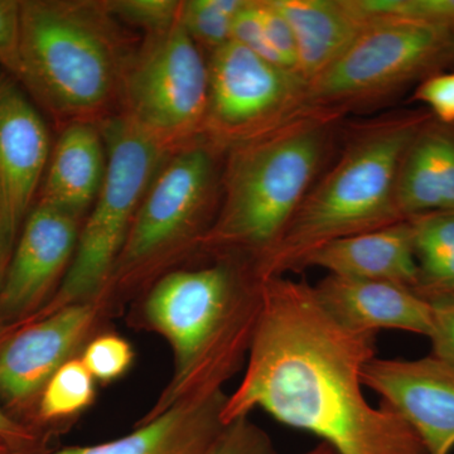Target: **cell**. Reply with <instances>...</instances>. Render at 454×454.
Returning <instances> with one entry per match:
<instances>
[{
  "instance_id": "1",
  "label": "cell",
  "mask_w": 454,
  "mask_h": 454,
  "mask_svg": "<svg viewBox=\"0 0 454 454\" xmlns=\"http://www.w3.org/2000/svg\"><path fill=\"white\" fill-rule=\"evenodd\" d=\"M375 357L376 334L339 324L313 286L269 278L243 380L227 396L223 422L262 409L339 454H428L399 414L367 402L363 372Z\"/></svg>"
},
{
  "instance_id": "2",
  "label": "cell",
  "mask_w": 454,
  "mask_h": 454,
  "mask_svg": "<svg viewBox=\"0 0 454 454\" xmlns=\"http://www.w3.org/2000/svg\"><path fill=\"white\" fill-rule=\"evenodd\" d=\"M203 258V264L190 262L158 278L129 306L128 325L162 336L175 358L168 384L136 426L220 393L247 365L265 280L249 260Z\"/></svg>"
},
{
  "instance_id": "3",
  "label": "cell",
  "mask_w": 454,
  "mask_h": 454,
  "mask_svg": "<svg viewBox=\"0 0 454 454\" xmlns=\"http://www.w3.org/2000/svg\"><path fill=\"white\" fill-rule=\"evenodd\" d=\"M140 41L104 0H20L18 82L59 128L121 110Z\"/></svg>"
},
{
  "instance_id": "4",
  "label": "cell",
  "mask_w": 454,
  "mask_h": 454,
  "mask_svg": "<svg viewBox=\"0 0 454 454\" xmlns=\"http://www.w3.org/2000/svg\"><path fill=\"white\" fill-rule=\"evenodd\" d=\"M345 114L309 107L223 160L219 210L201 256L232 255L258 267L279 243L321 176Z\"/></svg>"
},
{
  "instance_id": "5",
  "label": "cell",
  "mask_w": 454,
  "mask_h": 454,
  "mask_svg": "<svg viewBox=\"0 0 454 454\" xmlns=\"http://www.w3.org/2000/svg\"><path fill=\"white\" fill-rule=\"evenodd\" d=\"M434 118L426 107L352 125L342 151L316 179L279 243L256 267L262 279L301 271L322 245L400 223L396 179L406 149Z\"/></svg>"
},
{
  "instance_id": "6",
  "label": "cell",
  "mask_w": 454,
  "mask_h": 454,
  "mask_svg": "<svg viewBox=\"0 0 454 454\" xmlns=\"http://www.w3.org/2000/svg\"><path fill=\"white\" fill-rule=\"evenodd\" d=\"M223 154L205 139L170 154L140 203L97 300L121 316L158 279L201 256L219 210Z\"/></svg>"
},
{
  "instance_id": "7",
  "label": "cell",
  "mask_w": 454,
  "mask_h": 454,
  "mask_svg": "<svg viewBox=\"0 0 454 454\" xmlns=\"http://www.w3.org/2000/svg\"><path fill=\"white\" fill-rule=\"evenodd\" d=\"M107 152L106 181L83 221L76 253L55 297L27 319L38 321L65 307L95 301L106 286L143 197L170 153L121 114L98 124Z\"/></svg>"
},
{
  "instance_id": "8",
  "label": "cell",
  "mask_w": 454,
  "mask_h": 454,
  "mask_svg": "<svg viewBox=\"0 0 454 454\" xmlns=\"http://www.w3.org/2000/svg\"><path fill=\"white\" fill-rule=\"evenodd\" d=\"M373 23L309 82V106L349 110L394 97L454 64V28L402 20Z\"/></svg>"
},
{
  "instance_id": "9",
  "label": "cell",
  "mask_w": 454,
  "mask_h": 454,
  "mask_svg": "<svg viewBox=\"0 0 454 454\" xmlns=\"http://www.w3.org/2000/svg\"><path fill=\"white\" fill-rule=\"evenodd\" d=\"M207 106V57L179 20L145 35L125 74L119 114L173 154L202 138Z\"/></svg>"
},
{
  "instance_id": "10",
  "label": "cell",
  "mask_w": 454,
  "mask_h": 454,
  "mask_svg": "<svg viewBox=\"0 0 454 454\" xmlns=\"http://www.w3.org/2000/svg\"><path fill=\"white\" fill-rule=\"evenodd\" d=\"M208 106L202 138L225 155L309 106V83L236 41L207 56Z\"/></svg>"
},
{
  "instance_id": "11",
  "label": "cell",
  "mask_w": 454,
  "mask_h": 454,
  "mask_svg": "<svg viewBox=\"0 0 454 454\" xmlns=\"http://www.w3.org/2000/svg\"><path fill=\"white\" fill-rule=\"evenodd\" d=\"M115 318L103 301L73 304L0 340V406L31 428L47 382ZM37 430V429H35ZM38 432V430H37Z\"/></svg>"
},
{
  "instance_id": "12",
  "label": "cell",
  "mask_w": 454,
  "mask_h": 454,
  "mask_svg": "<svg viewBox=\"0 0 454 454\" xmlns=\"http://www.w3.org/2000/svg\"><path fill=\"white\" fill-rule=\"evenodd\" d=\"M82 219L35 202L20 229L0 293L3 336L47 306L70 269Z\"/></svg>"
},
{
  "instance_id": "13",
  "label": "cell",
  "mask_w": 454,
  "mask_h": 454,
  "mask_svg": "<svg viewBox=\"0 0 454 454\" xmlns=\"http://www.w3.org/2000/svg\"><path fill=\"white\" fill-rule=\"evenodd\" d=\"M51 151L49 128L37 106L16 77L0 67V230L20 236Z\"/></svg>"
},
{
  "instance_id": "14",
  "label": "cell",
  "mask_w": 454,
  "mask_h": 454,
  "mask_svg": "<svg viewBox=\"0 0 454 454\" xmlns=\"http://www.w3.org/2000/svg\"><path fill=\"white\" fill-rule=\"evenodd\" d=\"M363 382L414 430L427 453L452 452L454 366L433 355L418 360L375 357L364 369Z\"/></svg>"
},
{
  "instance_id": "15",
  "label": "cell",
  "mask_w": 454,
  "mask_h": 454,
  "mask_svg": "<svg viewBox=\"0 0 454 454\" xmlns=\"http://www.w3.org/2000/svg\"><path fill=\"white\" fill-rule=\"evenodd\" d=\"M313 288L324 309L348 330L372 334L397 330L428 339L432 333L429 301L404 284L328 274Z\"/></svg>"
},
{
  "instance_id": "16",
  "label": "cell",
  "mask_w": 454,
  "mask_h": 454,
  "mask_svg": "<svg viewBox=\"0 0 454 454\" xmlns=\"http://www.w3.org/2000/svg\"><path fill=\"white\" fill-rule=\"evenodd\" d=\"M227 394L182 403L115 441L65 447L46 454H206L223 434Z\"/></svg>"
},
{
  "instance_id": "17",
  "label": "cell",
  "mask_w": 454,
  "mask_h": 454,
  "mask_svg": "<svg viewBox=\"0 0 454 454\" xmlns=\"http://www.w3.org/2000/svg\"><path fill=\"white\" fill-rule=\"evenodd\" d=\"M59 130L35 202L85 220L106 181V140L95 122H70Z\"/></svg>"
},
{
  "instance_id": "18",
  "label": "cell",
  "mask_w": 454,
  "mask_h": 454,
  "mask_svg": "<svg viewBox=\"0 0 454 454\" xmlns=\"http://www.w3.org/2000/svg\"><path fill=\"white\" fill-rule=\"evenodd\" d=\"M321 268L330 276L387 280L415 291L418 267L411 221L337 239L306 256L301 270Z\"/></svg>"
},
{
  "instance_id": "19",
  "label": "cell",
  "mask_w": 454,
  "mask_h": 454,
  "mask_svg": "<svg viewBox=\"0 0 454 454\" xmlns=\"http://www.w3.org/2000/svg\"><path fill=\"white\" fill-rule=\"evenodd\" d=\"M292 27L298 73L307 82L327 70L372 25L357 0H274Z\"/></svg>"
},
{
  "instance_id": "20",
  "label": "cell",
  "mask_w": 454,
  "mask_h": 454,
  "mask_svg": "<svg viewBox=\"0 0 454 454\" xmlns=\"http://www.w3.org/2000/svg\"><path fill=\"white\" fill-rule=\"evenodd\" d=\"M403 220L454 210V125L430 119L406 149L396 179Z\"/></svg>"
},
{
  "instance_id": "21",
  "label": "cell",
  "mask_w": 454,
  "mask_h": 454,
  "mask_svg": "<svg viewBox=\"0 0 454 454\" xmlns=\"http://www.w3.org/2000/svg\"><path fill=\"white\" fill-rule=\"evenodd\" d=\"M418 282L415 292L424 298L454 293V210L414 217Z\"/></svg>"
},
{
  "instance_id": "22",
  "label": "cell",
  "mask_w": 454,
  "mask_h": 454,
  "mask_svg": "<svg viewBox=\"0 0 454 454\" xmlns=\"http://www.w3.org/2000/svg\"><path fill=\"white\" fill-rule=\"evenodd\" d=\"M97 400V381L80 357L67 361L47 382L33 427L51 438L68 429Z\"/></svg>"
},
{
  "instance_id": "23",
  "label": "cell",
  "mask_w": 454,
  "mask_h": 454,
  "mask_svg": "<svg viewBox=\"0 0 454 454\" xmlns=\"http://www.w3.org/2000/svg\"><path fill=\"white\" fill-rule=\"evenodd\" d=\"M245 4L247 0H182L179 23L210 55L232 41L236 18Z\"/></svg>"
},
{
  "instance_id": "24",
  "label": "cell",
  "mask_w": 454,
  "mask_h": 454,
  "mask_svg": "<svg viewBox=\"0 0 454 454\" xmlns=\"http://www.w3.org/2000/svg\"><path fill=\"white\" fill-rule=\"evenodd\" d=\"M80 360L98 384L121 380L133 367L136 352L121 334L107 330L98 333L83 348Z\"/></svg>"
},
{
  "instance_id": "25",
  "label": "cell",
  "mask_w": 454,
  "mask_h": 454,
  "mask_svg": "<svg viewBox=\"0 0 454 454\" xmlns=\"http://www.w3.org/2000/svg\"><path fill=\"white\" fill-rule=\"evenodd\" d=\"M372 20H402L454 28V0H357Z\"/></svg>"
},
{
  "instance_id": "26",
  "label": "cell",
  "mask_w": 454,
  "mask_h": 454,
  "mask_svg": "<svg viewBox=\"0 0 454 454\" xmlns=\"http://www.w3.org/2000/svg\"><path fill=\"white\" fill-rule=\"evenodd\" d=\"M122 25L137 27L145 35L168 31L177 25L182 0H104Z\"/></svg>"
},
{
  "instance_id": "27",
  "label": "cell",
  "mask_w": 454,
  "mask_h": 454,
  "mask_svg": "<svg viewBox=\"0 0 454 454\" xmlns=\"http://www.w3.org/2000/svg\"><path fill=\"white\" fill-rule=\"evenodd\" d=\"M206 454H277V450L270 435L245 415L227 424Z\"/></svg>"
},
{
  "instance_id": "28",
  "label": "cell",
  "mask_w": 454,
  "mask_h": 454,
  "mask_svg": "<svg viewBox=\"0 0 454 454\" xmlns=\"http://www.w3.org/2000/svg\"><path fill=\"white\" fill-rule=\"evenodd\" d=\"M256 5L265 40L278 65L298 73L297 44L288 20L278 9L274 0H256Z\"/></svg>"
},
{
  "instance_id": "29",
  "label": "cell",
  "mask_w": 454,
  "mask_h": 454,
  "mask_svg": "<svg viewBox=\"0 0 454 454\" xmlns=\"http://www.w3.org/2000/svg\"><path fill=\"white\" fill-rule=\"evenodd\" d=\"M411 101L423 104L435 121L454 125V73L433 74L415 89Z\"/></svg>"
},
{
  "instance_id": "30",
  "label": "cell",
  "mask_w": 454,
  "mask_h": 454,
  "mask_svg": "<svg viewBox=\"0 0 454 454\" xmlns=\"http://www.w3.org/2000/svg\"><path fill=\"white\" fill-rule=\"evenodd\" d=\"M426 300L429 301L433 317L430 355L454 366V293L433 295Z\"/></svg>"
},
{
  "instance_id": "31",
  "label": "cell",
  "mask_w": 454,
  "mask_h": 454,
  "mask_svg": "<svg viewBox=\"0 0 454 454\" xmlns=\"http://www.w3.org/2000/svg\"><path fill=\"white\" fill-rule=\"evenodd\" d=\"M20 0H0V67L20 73Z\"/></svg>"
},
{
  "instance_id": "32",
  "label": "cell",
  "mask_w": 454,
  "mask_h": 454,
  "mask_svg": "<svg viewBox=\"0 0 454 454\" xmlns=\"http://www.w3.org/2000/svg\"><path fill=\"white\" fill-rule=\"evenodd\" d=\"M0 439L20 454H46L50 439L12 417L0 406Z\"/></svg>"
},
{
  "instance_id": "33",
  "label": "cell",
  "mask_w": 454,
  "mask_h": 454,
  "mask_svg": "<svg viewBox=\"0 0 454 454\" xmlns=\"http://www.w3.org/2000/svg\"><path fill=\"white\" fill-rule=\"evenodd\" d=\"M18 236L7 234V231L0 230V293H2L3 283H4L5 274L9 262H11L12 254L16 247ZM4 327H3L2 319H0V336H2Z\"/></svg>"
},
{
  "instance_id": "34",
  "label": "cell",
  "mask_w": 454,
  "mask_h": 454,
  "mask_svg": "<svg viewBox=\"0 0 454 454\" xmlns=\"http://www.w3.org/2000/svg\"><path fill=\"white\" fill-rule=\"evenodd\" d=\"M301 454H339L336 450H333V447L328 446L325 442H319L318 444H316L315 447L310 448V450H306V452Z\"/></svg>"
},
{
  "instance_id": "35",
  "label": "cell",
  "mask_w": 454,
  "mask_h": 454,
  "mask_svg": "<svg viewBox=\"0 0 454 454\" xmlns=\"http://www.w3.org/2000/svg\"><path fill=\"white\" fill-rule=\"evenodd\" d=\"M0 454H20L17 450H14L13 448L9 446L8 443H5L3 439H0Z\"/></svg>"
}]
</instances>
